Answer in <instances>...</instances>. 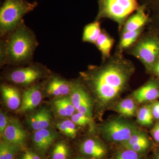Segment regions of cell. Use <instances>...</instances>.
<instances>
[{"instance_id":"cell-1","label":"cell","mask_w":159,"mask_h":159,"mask_svg":"<svg viewBox=\"0 0 159 159\" xmlns=\"http://www.w3.org/2000/svg\"><path fill=\"white\" fill-rule=\"evenodd\" d=\"M123 54L115 51L100 65L90 66L80 73V81L93 98L95 115L99 120L128 90L135 71L134 63Z\"/></svg>"},{"instance_id":"cell-2","label":"cell","mask_w":159,"mask_h":159,"mask_svg":"<svg viewBox=\"0 0 159 159\" xmlns=\"http://www.w3.org/2000/svg\"><path fill=\"white\" fill-rule=\"evenodd\" d=\"M6 36L1 45V64L20 66L31 62L38 45L33 31L23 21Z\"/></svg>"},{"instance_id":"cell-3","label":"cell","mask_w":159,"mask_h":159,"mask_svg":"<svg viewBox=\"0 0 159 159\" xmlns=\"http://www.w3.org/2000/svg\"><path fill=\"white\" fill-rule=\"evenodd\" d=\"M157 28L147 26L145 31L131 48L125 51L142 63L146 73L151 74L159 61V33Z\"/></svg>"},{"instance_id":"cell-4","label":"cell","mask_w":159,"mask_h":159,"mask_svg":"<svg viewBox=\"0 0 159 159\" xmlns=\"http://www.w3.org/2000/svg\"><path fill=\"white\" fill-rule=\"evenodd\" d=\"M26 0H4L0 9V35L5 37L23 21V18L37 6Z\"/></svg>"},{"instance_id":"cell-5","label":"cell","mask_w":159,"mask_h":159,"mask_svg":"<svg viewBox=\"0 0 159 159\" xmlns=\"http://www.w3.org/2000/svg\"><path fill=\"white\" fill-rule=\"evenodd\" d=\"M139 128L137 122L119 116L103 122L99 131L106 143L117 146L126 142Z\"/></svg>"},{"instance_id":"cell-6","label":"cell","mask_w":159,"mask_h":159,"mask_svg":"<svg viewBox=\"0 0 159 159\" xmlns=\"http://www.w3.org/2000/svg\"><path fill=\"white\" fill-rule=\"evenodd\" d=\"M141 6L139 0H98V13L95 20L108 19L118 25L120 33L125 21Z\"/></svg>"},{"instance_id":"cell-7","label":"cell","mask_w":159,"mask_h":159,"mask_svg":"<svg viewBox=\"0 0 159 159\" xmlns=\"http://www.w3.org/2000/svg\"><path fill=\"white\" fill-rule=\"evenodd\" d=\"M48 69L41 64L35 63L9 71L6 79L15 84L29 86L48 75Z\"/></svg>"},{"instance_id":"cell-8","label":"cell","mask_w":159,"mask_h":159,"mask_svg":"<svg viewBox=\"0 0 159 159\" xmlns=\"http://www.w3.org/2000/svg\"><path fill=\"white\" fill-rule=\"evenodd\" d=\"M81 156L94 159H108L111 152L109 145L97 137H89L78 146Z\"/></svg>"},{"instance_id":"cell-9","label":"cell","mask_w":159,"mask_h":159,"mask_svg":"<svg viewBox=\"0 0 159 159\" xmlns=\"http://www.w3.org/2000/svg\"><path fill=\"white\" fill-rule=\"evenodd\" d=\"M119 146L129 148L142 154L148 155V153L155 148L156 145L146 131L139 128L128 140Z\"/></svg>"},{"instance_id":"cell-10","label":"cell","mask_w":159,"mask_h":159,"mask_svg":"<svg viewBox=\"0 0 159 159\" xmlns=\"http://www.w3.org/2000/svg\"><path fill=\"white\" fill-rule=\"evenodd\" d=\"M130 96L139 104L150 103L159 99V79L151 77L139 88L135 90Z\"/></svg>"},{"instance_id":"cell-11","label":"cell","mask_w":159,"mask_h":159,"mask_svg":"<svg viewBox=\"0 0 159 159\" xmlns=\"http://www.w3.org/2000/svg\"><path fill=\"white\" fill-rule=\"evenodd\" d=\"M28 135L19 120L15 118H11L9 119L2 138L3 141L19 146L23 149L25 147Z\"/></svg>"},{"instance_id":"cell-12","label":"cell","mask_w":159,"mask_h":159,"mask_svg":"<svg viewBox=\"0 0 159 159\" xmlns=\"http://www.w3.org/2000/svg\"><path fill=\"white\" fill-rule=\"evenodd\" d=\"M41 86L39 84L32 85L24 91L20 106L17 111L25 113L31 111L40 103L43 95Z\"/></svg>"},{"instance_id":"cell-13","label":"cell","mask_w":159,"mask_h":159,"mask_svg":"<svg viewBox=\"0 0 159 159\" xmlns=\"http://www.w3.org/2000/svg\"><path fill=\"white\" fill-rule=\"evenodd\" d=\"M74 81H69L58 76H52L46 84L45 92L49 96L56 98L70 96Z\"/></svg>"},{"instance_id":"cell-14","label":"cell","mask_w":159,"mask_h":159,"mask_svg":"<svg viewBox=\"0 0 159 159\" xmlns=\"http://www.w3.org/2000/svg\"><path fill=\"white\" fill-rule=\"evenodd\" d=\"M150 22V16L147 9L145 6L141 5L139 9L125 21L120 33L137 31L147 27Z\"/></svg>"},{"instance_id":"cell-15","label":"cell","mask_w":159,"mask_h":159,"mask_svg":"<svg viewBox=\"0 0 159 159\" xmlns=\"http://www.w3.org/2000/svg\"><path fill=\"white\" fill-rule=\"evenodd\" d=\"M57 138V133L48 128L35 131L32 140L36 150L40 153L44 154Z\"/></svg>"},{"instance_id":"cell-16","label":"cell","mask_w":159,"mask_h":159,"mask_svg":"<svg viewBox=\"0 0 159 159\" xmlns=\"http://www.w3.org/2000/svg\"><path fill=\"white\" fill-rule=\"evenodd\" d=\"M139 104L131 96L119 99L111 107L110 110L118 113L119 116L130 119L136 116Z\"/></svg>"},{"instance_id":"cell-17","label":"cell","mask_w":159,"mask_h":159,"mask_svg":"<svg viewBox=\"0 0 159 159\" xmlns=\"http://www.w3.org/2000/svg\"><path fill=\"white\" fill-rule=\"evenodd\" d=\"M1 93L6 106L11 110H17L20 106V95L16 87L4 84L1 86Z\"/></svg>"},{"instance_id":"cell-18","label":"cell","mask_w":159,"mask_h":159,"mask_svg":"<svg viewBox=\"0 0 159 159\" xmlns=\"http://www.w3.org/2000/svg\"><path fill=\"white\" fill-rule=\"evenodd\" d=\"M51 119L50 111L46 107H43L30 116L27 120V122L31 129L35 131L49 128Z\"/></svg>"},{"instance_id":"cell-19","label":"cell","mask_w":159,"mask_h":159,"mask_svg":"<svg viewBox=\"0 0 159 159\" xmlns=\"http://www.w3.org/2000/svg\"><path fill=\"white\" fill-rule=\"evenodd\" d=\"M115 40L105 29H102L95 45L101 53L102 61L111 57V50L113 48Z\"/></svg>"},{"instance_id":"cell-20","label":"cell","mask_w":159,"mask_h":159,"mask_svg":"<svg viewBox=\"0 0 159 159\" xmlns=\"http://www.w3.org/2000/svg\"><path fill=\"white\" fill-rule=\"evenodd\" d=\"M147 27L134 31L122 32L119 34L120 37L115 51L123 53L131 48L139 39Z\"/></svg>"},{"instance_id":"cell-21","label":"cell","mask_w":159,"mask_h":159,"mask_svg":"<svg viewBox=\"0 0 159 159\" xmlns=\"http://www.w3.org/2000/svg\"><path fill=\"white\" fill-rule=\"evenodd\" d=\"M53 106L56 113L61 117H71L76 112V109L71 102L70 96L55 99Z\"/></svg>"},{"instance_id":"cell-22","label":"cell","mask_w":159,"mask_h":159,"mask_svg":"<svg viewBox=\"0 0 159 159\" xmlns=\"http://www.w3.org/2000/svg\"><path fill=\"white\" fill-rule=\"evenodd\" d=\"M102 31L100 21L95 20L93 22L87 25L84 28L82 38L83 42L95 44Z\"/></svg>"},{"instance_id":"cell-23","label":"cell","mask_w":159,"mask_h":159,"mask_svg":"<svg viewBox=\"0 0 159 159\" xmlns=\"http://www.w3.org/2000/svg\"><path fill=\"white\" fill-rule=\"evenodd\" d=\"M108 159H150L148 155L138 153L129 148L115 146Z\"/></svg>"},{"instance_id":"cell-24","label":"cell","mask_w":159,"mask_h":159,"mask_svg":"<svg viewBox=\"0 0 159 159\" xmlns=\"http://www.w3.org/2000/svg\"><path fill=\"white\" fill-rule=\"evenodd\" d=\"M137 122L139 125L145 127L153 126L154 119H153L150 103L142 104L137 111Z\"/></svg>"},{"instance_id":"cell-25","label":"cell","mask_w":159,"mask_h":159,"mask_svg":"<svg viewBox=\"0 0 159 159\" xmlns=\"http://www.w3.org/2000/svg\"><path fill=\"white\" fill-rule=\"evenodd\" d=\"M146 7L149 14L151 13L150 25L155 28L159 27V0H139Z\"/></svg>"},{"instance_id":"cell-26","label":"cell","mask_w":159,"mask_h":159,"mask_svg":"<svg viewBox=\"0 0 159 159\" xmlns=\"http://www.w3.org/2000/svg\"><path fill=\"white\" fill-rule=\"evenodd\" d=\"M56 125L58 130L67 137L74 139L77 136L78 129L72 120L65 119L57 122Z\"/></svg>"},{"instance_id":"cell-27","label":"cell","mask_w":159,"mask_h":159,"mask_svg":"<svg viewBox=\"0 0 159 159\" xmlns=\"http://www.w3.org/2000/svg\"><path fill=\"white\" fill-rule=\"evenodd\" d=\"M21 149L19 146L2 140L0 144V159H14Z\"/></svg>"},{"instance_id":"cell-28","label":"cell","mask_w":159,"mask_h":159,"mask_svg":"<svg viewBox=\"0 0 159 159\" xmlns=\"http://www.w3.org/2000/svg\"><path fill=\"white\" fill-rule=\"evenodd\" d=\"M70 155V149L65 142H58L53 148L51 159H68Z\"/></svg>"},{"instance_id":"cell-29","label":"cell","mask_w":159,"mask_h":159,"mask_svg":"<svg viewBox=\"0 0 159 159\" xmlns=\"http://www.w3.org/2000/svg\"><path fill=\"white\" fill-rule=\"evenodd\" d=\"M71 120L77 125L85 126L87 125H93V119L85 114L77 111L71 117Z\"/></svg>"},{"instance_id":"cell-30","label":"cell","mask_w":159,"mask_h":159,"mask_svg":"<svg viewBox=\"0 0 159 159\" xmlns=\"http://www.w3.org/2000/svg\"><path fill=\"white\" fill-rule=\"evenodd\" d=\"M150 134L157 146H159V121L154 123L150 130Z\"/></svg>"},{"instance_id":"cell-31","label":"cell","mask_w":159,"mask_h":159,"mask_svg":"<svg viewBox=\"0 0 159 159\" xmlns=\"http://www.w3.org/2000/svg\"><path fill=\"white\" fill-rule=\"evenodd\" d=\"M9 121V118L6 116V114L1 111L0 113V134L1 137L8 125Z\"/></svg>"},{"instance_id":"cell-32","label":"cell","mask_w":159,"mask_h":159,"mask_svg":"<svg viewBox=\"0 0 159 159\" xmlns=\"http://www.w3.org/2000/svg\"><path fill=\"white\" fill-rule=\"evenodd\" d=\"M151 108L153 119L156 122L159 121V100L150 102Z\"/></svg>"},{"instance_id":"cell-33","label":"cell","mask_w":159,"mask_h":159,"mask_svg":"<svg viewBox=\"0 0 159 159\" xmlns=\"http://www.w3.org/2000/svg\"><path fill=\"white\" fill-rule=\"evenodd\" d=\"M20 159H42L39 154L33 151L26 150L22 155Z\"/></svg>"},{"instance_id":"cell-34","label":"cell","mask_w":159,"mask_h":159,"mask_svg":"<svg viewBox=\"0 0 159 159\" xmlns=\"http://www.w3.org/2000/svg\"><path fill=\"white\" fill-rule=\"evenodd\" d=\"M151 74H153L159 79V61L154 66Z\"/></svg>"},{"instance_id":"cell-35","label":"cell","mask_w":159,"mask_h":159,"mask_svg":"<svg viewBox=\"0 0 159 159\" xmlns=\"http://www.w3.org/2000/svg\"><path fill=\"white\" fill-rule=\"evenodd\" d=\"M152 152V155L150 157V159H159V146L156 145Z\"/></svg>"},{"instance_id":"cell-36","label":"cell","mask_w":159,"mask_h":159,"mask_svg":"<svg viewBox=\"0 0 159 159\" xmlns=\"http://www.w3.org/2000/svg\"><path fill=\"white\" fill-rule=\"evenodd\" d=\"M73 159H94L93 158H90L86 157L81 156H78L74 158Z\"/></svg>"}]
</instances>
